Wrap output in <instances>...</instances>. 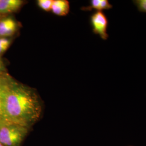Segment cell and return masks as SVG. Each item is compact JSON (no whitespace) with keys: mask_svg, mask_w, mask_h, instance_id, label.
Masks as SVG:
<instances>
[{"mask_svg":"<svg viewBox=\"0 0 146 146\" xmlns=\"http://www.w3.org/2000/svg\"><path fill=\"white\" fill-rule=\"evenodd\" d=\"M0 102L8 123L29 128L41 115L42 106L36 93L6 74L0 76Z\"/></svg>","mask_w":146,"mask_h":146,"instance_id":"1","label":"cell"},{"mask_svg":"<svg viewBox=\"0 0 146 146\" xmlns=\"http://www.w3.org/2000/svg\"><path fill=\"white\" fill-rule=\"evenodd\" d=\"M29 128L16 124L0 126V143L5 146H20L28 133Z\"/></svg>","mask_w":146,"mask_h":146,"instance_id":"2","label":"cell"},{"mask_svg":"<svg viewBox=\"0 0 146 146\" xmlns=\"http://www.w3.org/2000/svg\"><path fill=\"white\" fill-rule=\"evenodd\" d=\"M90 24L94 34L99 35L104 40L109 37L107 33L109 22L106 14L102 11H97L90 16Z\"/></svg>","mask_w":146,"mask_h":146,"instance_id":"3","label":"cell"},{"mask_svg":"<svg viewBox=\"0 0 146 146\" xmlns=\"http://www.w3.org/2000/svg\"><path fill=\"white\" fill-rule=\"evenodd\" d=\"M17 28L16 21L9 17L0 21V37L11 36L15 34Z\"/></svg>","mask_w":146,"mask_h":146,"instance_id":"4","label":"cell"},{"mask_svg":"<svg viewBox=\"0 0 146 146\" xmlns=\"http://www.w3.org/2000/svg\"><path fill=\"white\" fill-rule=\"evenodd\" d=\"M21 0H0V14H6L17 11L22 5Z\"/></svg>","mask_w":146,"mask_h":146,"instance_id":"5","label":"cell"},{"mask_svg":"<svg viewBox=\"0 0 146 146\" xmlns=\"http://www.w3.org/2000/svg\"><path fill=\"white\" fill-rule=\"evenodd\" d=\"M69 9V3L67 1L56 0L53 2L51 10L56 15L65 16L68 14Z\"/></svg>","mask_w":146,"mask_h":146,"instance_id":"6","label":"cell"},{"mask_svg":"<svg viewBox=\"0 0 146 146\" xmlns=\"http://www.w3.org/2000/svg\"><path fill=\"white\" fill-rule=\"evenodd\" d=\"M53 2L52 0H38L37 5L42 10L48 11L52 9Z\"/></svg>","mask_w":146,"mask_h":146,"instance_id":"7","label":"cell"},{"mask_svg":"<svg viewBox=\"0 0 146 146\" xmlns=\"http://www.w3.org/2000/svg\"><path fill=\"white\" fill-rule=\"evenodd\" d=\"M11 40L6 37L0 38V55L8 49L11 44Z\"/></svg>","mask_w":146,"mask_h":146,"instance_id":"8","label":"cell"},{"mask_svg":"<svg viewBox=\"0 0 146 146\" xmlns=\"http://www.w3.org/2000/svg\"><path fill=\"white\" fill-rule=\"evenodd\" d=\"M101 0H92L90 1V5L88 7L84 8L85 11H91L96 9L98 11H101Z\"/></svg>","mask_w":146,"mask_h":146,"instance_id":"9","label":"cell"},{"mask_svg":"<svg viewBox=\"0 0 146 146\" xmlns=\"http://www.w3.org/2000/svg\"><path fill=\"white\" fill-rule=\"evenodd\" d=\"M133 3L137 7L139 11L146 13V0H135L133 1Z\"/></svg>","mask_w":146,"mask_h":146,"instance_id":"10","label":"cell"},{"mask_svg":"<svg viewBox=\"0 0 146 146\" xmlns=\"http://www.w3.org/2000/svg\"><path fill=\"white\" fill-rule=\"evenodd\" d=\"M7 123H8L7 122V121L5 120L3 109L2 107V105L0 102V126L5 125V124H7Z\"/></svg>","mask_w":146,"mask_h":146,"instance_id":"11","label":"cell"},{"mask_svg":"<svg viewBox=\"0 0 146 146\" xmlns=\"http://www.w3.org/2000/svg\"><path fill=\"white\" fill-rule=\"evenodd\" d=\"M5 67L3 62L0 60V76L5 73Z\"/></svg>","mask_w":146,"mask_h":146,"instance_id":"12","label":"cell"},{"mask_svg":"<svg viewBox=\"0 0 146 146\" xmlns=\"http://www.w3.org/2000/svg\"><path fill=\"white\" fill-rule=\"evenodd\" d=\"M0 146H3V145H2V144H1V143H0Z\"/></svg>","mask_w":146,"mask_h":146,"instance_id":"13","label":"cell"}]
</instances>
